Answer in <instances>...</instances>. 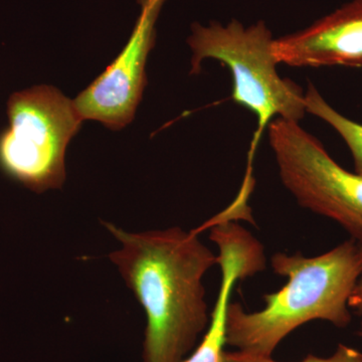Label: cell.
<instances>
[{
    "label": "cell",
    "mask_w": 362,
    "mask_h": 362,
    "mask_svg": "<svg viewBox=\"0 0 362 362\" xmlns=\"http://www.w3.org/2000/svg\"><path fill=\"white\" fill-rule=\"evenodd\" d=\"M104 226L121 244L109 258L146 314L143 362H182L211 321L202 280L218 255L194 230L130 233Z\"/></svg>",
    "instance_id": "1"
},
{
    "label": "cell",
    "mask_w": 362,
    "mask_h": 362,
    "mask_svg": "<svg viewBox=\"0 0 362 362\" xmlns=\"http://www.w3.org/2000/svg\"><path fill=\"white\" fill-rule=\"evenodd\" d=\"M271 266L287 283L264 296L261 310L228 305L226 344L243 354L273 357L279 344L304 324L323 320L345 328L351 322L349 301L362 274V245L350 239L316 257L276 252Z\"/></svg>",
    "instance_id": "2"
},
{
    "label": "cell",
    "mask_w": 362,
    "mask_h": 362,
    "mask_svg": "<svg viewBox=\"0 0 362 362\" xmlns=\"http://www.w3.org/2000/svg\"><path fill=\"white\" fill-rule=\"evenodd\" d=\"M270 28L264 21L245 26L237 20L226 25L194 23L187 44L192 51V75L202 71L206 59L225 64L233 76L232 98L258 118V130L252 143L254 154L262 132L276 118L299 122L304 118V92L279 76Z\"/></svg>",
    "instance_id": "3"
},
{
    "label": "cell",
    "mask_w": 362,
    "mask_h": 362,
    "mask_svg": "<svg viewBox=\"0 0 362 362\" xmlns=\"http://www.w3.org/2000/svg\"><path fill=\"white\" fill-rule=\"evenodd\" d=\"M9 127L0 134V169L37 194L63 187L69 143L84 119L74 100L51 86L14 93Z\"/></svg>",
    "instance_id": "4"
},
{
    "label": "cell",
    "mask_w": 362,
    "mask_h": 362,
    "mask_svg": "<svg viewBox=\"0 0 362 362\" xmlns=\"http://www.w3.org/2000/svg\"><path fill=\"white\" fill-rule=\"evenodd\" d=\"M268 136L281 180L298 204L334 221L362 245V176L340 166L299 122L274 119Z\"/></svg>",
    "instance_id": "5"
},
{
    "label": "cell",
    "mask_w": 362,
    "mask_h": 362,
    "mask_svg": "<svg viewBox=\"0 0 362 362\" xmlns=\"http://www.w3.org/2000/svg\"><path fill=\"white\" fill-rule=\"evenodd\" d=\"M141 13L129 42L118 57L75 100L85 120H94L111 130L132 122L147 84L149 52L156 44L157 18L165 0H138Z\"/></svg>",
    "instance_id": "6"
},
{
    "label": "cell",
    "mask_w": 362,
    "mask_h": 362,
    "mask_svg": "<svg viewBox=\"0 0 362 362\" xmlns=\"http://www.w3.org/2000/svg\"><path fill=\"white\" fill-rule=\"evenodd\" d=\"M279 64L297 66H362V0L274 42Z\"/></svg>",
    "instance_id": "7"
},
{
    "label": "cell",
    "mask_w": 362,
    "mask_h": 362,
    "mask_svg": "<svg viewBox=\"0 0 362 362\" xmlns=\"http://www.w3.org/2000/svg\"><path fill=\"white\" fill-rule=\"evenodd\" d=\"M218 247L221 270L220 292L209 327L202 341L182 362H225L226 314L233 286L266 268L264 247L252 233L238 228H225L213 235Z\"/></svg>",
    "instance_id": "8"
},
{
    "label": "cell",
    "mask_w": 362,
    "mask_h": 362,
    "mask_svg": "<svg viewBox=\"0 0 362 362\" xmlns=\"http://www.w3.org/2000/svg\"><path fill=\"white\" fill-rule=\"evenodd\" d=\"M306 113L318 117L329 124L341 136L354 158V170L362 176V125L341 115L321 96L315 86L309 83L304 93Z\"/></svg>",
    "instance_id": "9"
},
{
    "label": "cell",
    "mask_w": 362,
    "mask_h": 362,
    "mask_svg": "<svg viewBox=\"0 0 362 362\" xmlns=\"http://www.w3.org/2000/svg\"><path fill=\"white\" fill-rule=\"evenodd\" d=\"M225 362H280L273 357L251 356L237 351H226ZM299 362H362V352L345 344H338L334 354L329 357H319L309 354Z\"/></svg>",
    "instance_id": "10"
},
{
    "label": "cell",
    "mask_w": 362,
    "mask_h": 362,
    "mask_svg": "<svg viewBox=\"0 0 362 362\" xmlns=\"http://www.w3.org/2000/svg\"><path fill=\"white\" fill-rule=\"evenodd\" d=\"M349 306L356 315L362 316V274L349 298Z\"/></svg>",
    "instance_id": "11"
},
{
    "label": "cell",
    "mask_w": 362,
    "mask_h": 362,
    "mask_svg": "<svg viewBox=\"0 0 362 362\" xmlns=\"http://www.w3.org/2000/svg\"><path fill=\"white\" fill-rule=\"evenodd\" d=\"M357 335H358V337L362 339V321L361 323V327H359V329L357 330Z\"/></svg>",
    "instance_id": "12"
}]
</instances>
